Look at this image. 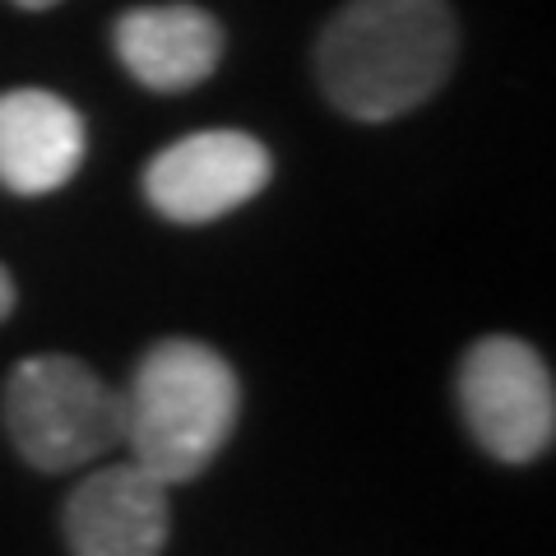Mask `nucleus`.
I'll return each mask as SVG.
<instances>
[{
	"mask_svg": "<svg viewBox=\"0 0 556 556\" xmlns=\"http://www.w3.org/2000/svg\"><path fill=\"white\" fill-rule=\"evenodd\" d=\"M455 14L445 0H348L316 47L325 98L353 121L413 112L455 65Z\"/></svg>",
	"mask_w": 556,
	"mask_h": 556,
	"instance_id": "obj_1",
	"label": "nucleus"
},
{
	"mask_svg": "<svg viewBox=\"0 0 556 556\" xmlns=\"http://www.w3.org/2000/svg\"><path fill=\"white\" fill-rule=\"evenodd\" d=\"M121 404L130 459L163 486H177L200 478L228 445L241 413V386L208 343L163 339L144 353Z\"/></svg>",
	"mask_w": 556,
	"mask_h": 556,
	"instance_id": "obj_2",
	"label": "nucleus"
},
{
	"mask_svg": "<svg viewBox=\"0 0 556 556\" xmlns=\"http://www.w3.org/2000/svg\"><path fill=\"white\" fill-rule=\"evenodd\" d=\"M5 427L33 468L70 473L126 441V404L84 362L42 353L10 371Z\"/></svg>",
	"mask_w": 556,
	"mask_h": 556,
	"instance_id": "obj_3",
	"label": "nucleus"
},
{
	"mask_svg": "<svg viewBox=\"0 0 556 556\" xmlns=\"http://www.w3.org/2000/svg\"><path fill=\"white\" fill-rule=\"evenodd\" d=\"M459 408L486 455L506 464L538 459L556 437V386L538 348L486 334L459 367Z\"/></svg>",
	"mask_w": 556,
	"mask_h": 556,
	"instance_id": "obj_4",
	"label": "nucleus"
},
{
	"mask_svg": "<svg viewBox=\"0 0 556 556\" xmlns=\"http://www.w3.org/2000/svg\"><path fill=\"white\" fill-rule=\"evenodd\" d=\"M269 149L241 130H200L163 153L144 172V195L163 218L195 228L232 214L269 186Z\"/></svg>",
	"mask_w": 556,
	"mask_h": 556,
	"instance_id": "obj_5",
	"label": "nucleus"
},
{
	"mask_svg": "<svg viewBox=\"0 0 556 556\" xmlns=\"http://www.w3.org/2000/svg\"><path fill=\"white\" fill-rule=\"evenodd\" d=\"M167 529V486L135 459L98 468L65 501V538L75 556H163Z\"/></svg>",
	"mask_w": 556,
	"mask_h": 556,
	"instance_id": "obj_6",
	"label": "nucleus"
},
{
	"mask_svg": "<svg viewBox=\"0 0 556 556\" xmlns=\"http://www.w3.org/2000/svg\"><path fill=\"white\" fill-rule=\"evenodd\" d=\"M89 130L65 98L47 89L0 93V186L14 195H51L84 163Z\"/></svg>",
	"mask_w": 556,
	"mask_h": 556,
	"instance_id": "obj_7",
	"label": "nucleus"
},
{
	"mask_svg": "<svg viewBox=\"0 0 556 556\" xmlns=\"http://www.w3.org/2000/svg\"><path fill=\"white\" fill-rule=\"evenodd\" d=\"M116 56L144 89L181 93L218 70L223 28L200 5H139L116 20Z\"/></svg>",
	"mask_w": 556,
	"mask_h": 556,
	"instance_id": "obj_8",
	"label": "nucleus"
},
{
	"mask_svg": "<svg viewBox=\"0 0 556 556\" xmlns=\"http://www.w3.org/2000/svg\"><path fill=\"white\" fill-rule=\"evenodd\" d=\"M14 311V278L5 274V265H0V320H5Z\"/></svg>",
	"mask_w": 556,
	"mask_h": 556,
	"instance_id": "obj_9",
	"label": "nucleus"
},
{
	"mask_svg": "<svg viewBox=\"0 0 556 556\" xmlns=\"http://www.w3.org/2000/svg\"><path fill=\"white\" fill-rule=\"evenodd\" d=\"M14 5H24V10H51L56 0H14Z\"/></svg>",
	"mask_w": 556,
	"mask_h": 556,
	"instance_id": "obj_10",
	"label": "nucleus"
}]
</instances>
